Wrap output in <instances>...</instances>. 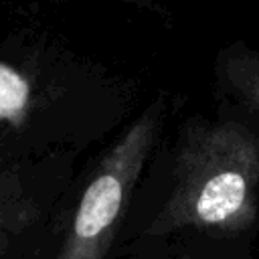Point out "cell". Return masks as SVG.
I'll use <instances>...</instances> for the list:
<instances>
[{
	"label": "cell",
	"mask_w": 259,
	"mask_h": 259,
	"mask_svg": "<svg viewBox=\"0 0 259 259\" xmlns=\"http://www.w3.org/2000/svg\"><path fill=\"white\" fill-rule=\"evenodd\" d=\"M154 115L144 113L105 154L89 180L57 259H105L154 140Z\"/></svg>",
	"instance_id": "obj_1"
},
{
	"label": "cell",
	"mask_w": 259,
	"mask_h": 259,
	"mask_svg": "<svg viewBox=\"0 0 259 259\" xmlns=\"http://www.w3.org/2000/svg\"><path fill=\"white\" fill-rule=\"evenodd\" d=\"M30 81L8 63L0 61V123H16L30 105Z\"/></svg>",
	"instance_id": "obj_2"
},
{
	"label": "cell",
	"mask_w": 259,
	"mask_h": 259,
	"mask_svg": "<svg viewBox=\"0 0 259 259\" xmlns=\"http://www.w3.org/2000/svg\"><path fill=\"white\" fill-rule=\"evenodd\" d=\"M28 221L26 212H20L18 206L0 198V251H4L12 239Z\"/></svg>",
	"instance_id": "obj_3"
},
{
	"label": "cell",
	"mask_w": 259,
	"mask_h": 259,
	"mask_svg": "<svg viewBox=\"0 0 259 259\" xmlns=\"http://www.w3.org/2000/svg\"><path fill=\"white\" fill-rule=\"evenodd\" d=\"M125 2H138V4H144L146 0H125Z\"/></svg>",
	"instance_id": "obj_4"
}]
</instances>
